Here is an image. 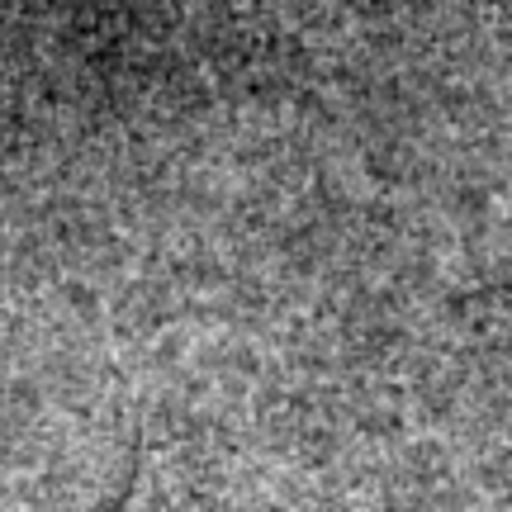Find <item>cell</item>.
I'll list each match as a JSON object with an SVG mask.
<instances>
[{"label":"cell","instance_id":"1","mask_svg":"<svg viewBox=\"0 0 512 512\" xmlns=\"http://www.w3.org/2000/svg\"><path fill=\"white\" fill-rule=\"evenodd\" d=\"M119 512H181V498H176V484L166 475L162 456L147 446L143 460H138V475L128 484V498Z\"/></svg>","mask_w":512,"mask_h":512}]
</instances>
